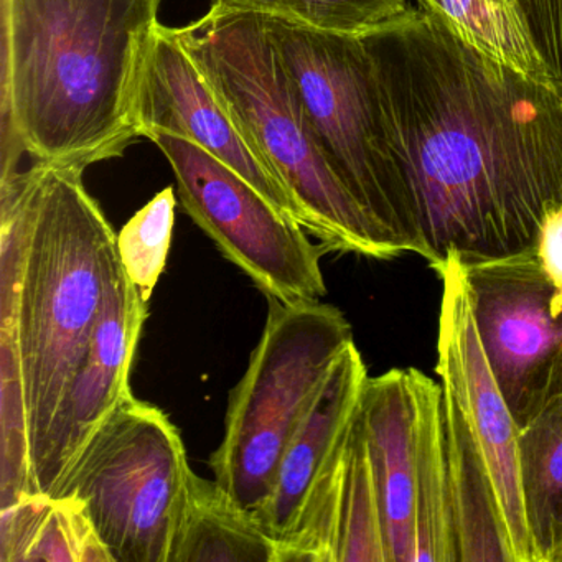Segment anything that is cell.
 <instances>
[{
  "instance_id": "22",
  "label": "cell",
  "mask_w": 562,
  "mask_h": 562,
  "mask_svg": "<svg viewBox=\"0 0 562 562\" xmlns=\"http://www.w3.org/2000/svg\"><path fill=\"white\" fill-rule=\"evenodd\" d=\"M38 493L32 424L15 318L0 317V508Z\"/></svg>"
},
{
  "instance_id": "4",
  "label": "cell",
  "mask_w": 562,
  "mask_h": 562,
  "mask_svg": "<svg viewBox=\"0 0 562 562\" xmlns=\"http://www.w3.org/2000/svg\"><path fill=\"white\" fill-rule=\"evenodd\" d=\"M173 31L243 139L281 180L322 252L397 258L328 166L265 18L215 4Z\"/></svg>"
},
{
  "instance_id": "26",
  "label": "cell",
  "mask_w": 562,
  "mask_h": 562,
  "mask_svg": "<svg viewBox=\"0 0 562 562\" xmlns=\"http://www.w3.org/2000/svg\"><path fill=\"white\" fill-rule=\"evenodd\" d=\"M539 265L558 288H562V206L542 220L535 246Z\"/></svg>"
},
{
  "instance_id": "7",
  "label": "cell",
  "mask_w": 562,
  "mask_h": 562,
  "mask_svg": "<svg viewBox=\"0 0 562 562\" xmlns=\"http://www.w3.org/2000/svg\"><path fill=\"white\" fill-rule=\"evenodd\" d=\"M190 475L179 429L131 394L50 495L83 499L113 562H170Z\"/></svg>"
},
{
  "instance_id": "20",
  "label": "cell",
  "mask_w": 562,
  "mask_h": 562,
  "mask_svg": "<svg viewBox=\"0 0 562 562\" xmlns=\"http://www.w3.org/2000/svg\"><path fill=\"white\" fill-rule=\"evenodd\" d=\"M519 483L532 562H562V396L519 430Z\"/></svg>"
},
{
  "instance_id": "14",
  "label": "cell",
  "mask_w": 562,
  "mask_h": 562,
  "mask_svg": "<svg viewBox=\"0 0 562 562\" xmlns=\"http://www.w3.org/2000/svg\"><path fill=\"white\" fill-rule=\"evenodd\" d=\"M368 378L367 364L351 341L312 397L282 453L271 493L256 512L276 541H284L297 528L315 486L347 439Z\"/></svg>"
},
{
  "instance_id": "9",
  "label": "cell",
  "mask_w": 562,
  "mask_h": 562,
  "mask_svg": "<svg viewBox=\"0 0 562 562\" xmlns=\"http://www.w3.org/2000/svg\"><path fill=\"white\" fill-rule=\"evenodd\" d=\"M463 266L480 344L521 429L562 396V288L535 249Z\"/></svg>"
},
{
  "instance_id": "17",
  "label": "cell",
  "mask_w": 562,
  "mask_h": 562,
  "mask_svg": "<svg viewBox=\"0 0 562 562\" xmlns=\"http://www.w3.org/2000/svg\"><path fill=\"white\" fill-rule=\"evenodd\" d=\"M0 562H113L83 499L29 493L0 508Z\"/></svg>"
},
{
  "instance_id": "13",
  "label": "cell",
  "mask_w": 562,
  "mask_h": 562,
  "mask_svg": "<svg viewBox=\"0 0 562 562\" xmlns=\"http://www.w3.org/2000/svg\"><path fill=\"white\" fill-rule=\"evenodd\" d=\"M278 562H390L360 409Z\"/></svg>"
},
{
  "instance_id": "16",
  "label": "cell",
  "mask_w": 562,
  "mask_h": 562,
  "mask_svg": "<svg viewBox=\"0 0 562 562\" xmlns=\"http://www.w3.org/2000/svg\"><path fill=\"white\" fill-rule=\"evenodd\" d=\"M443 419L457 562H516L512 539L485 460L480 456L462 414L446 391Z\"/></svg>"
},
{
  "instance_id": "10",
  "label": "cell",
  "mask_w": 562,
  "mask_h": 562,
  "mask_svg": "<svg viewBox=\"0 0 562 562\" xmlns=\"http://www.w3.org/2000/svg\"><path fill=\"white\" fill-rule=\"evenodd\" d=\"M442 282L436 373L492 476L516 562H532L519 483V426L493 376L473 318L465 266L449 251L430 266Z\"/></svg>"
},
{
  "instance_id": "18",
  "label": "cell",
  "mask_w": 562,
  "mask_h": 562,
  "mask_svg": "<svg viewBox=\"0 0 562 562\" xmlns=\"http://www.w3.org/2000/svg\"><path fill=\"white\" fill-rule=\"evenodd\" d=\"M416 403V562H457L442 384L409 368Z\"/></svg>"
},
{
  "instance_id": "24",
  "label": "cell",
  "mask_w": 562,
  "mask_h": 562,
  "mask_svg": "<svg viewBox=\"0 0 562 562\" xmlns=\"http://www.w3.org/2000/svg\"><path fill=\"white\" fill-rule=\"evenodd\" d=\"M177 192L167 187L143 206L116 235L124 271L149 302L166 269L176 225Z\"/></svg>"
},
{
  "instance_id": "6",
  "label": "cell",
  "mask_w": 562,
  "mask_h": 562,
  "mask_svg": "<svg viewBox=\"0 0 562 562\" xmlns=\"http://www.w3.org/2000/svg\"><path fill=\"white\" fill-rule=\"evenodd\" d=\"M351 341L350 322L335 305L268 297L265 330L232 391L225 436L210 459L215 482L243 508L265 505L295 427Z\"/></svg>"
},
{
  "instance_id": "19",
  "label": "cell",
  "mask_w": 562,
  "mask_h": 562,
  "mask_svg": "<svg viewBox=\"0 0 562 562\" xmlns=\"http://www.w3.org/2000/svg\"><path fill=\"white\" fill-rule=\"evenodd\" d=\"M279 544L256 513L192 472L170 562H278Z\"/></svg>"
},
{
  "instance_id": "1",
  "label": "cell",
  "mask_w": 562,
  "mask_h": 562,
  "mask_svg": "<svg viewBox=\"0 0 562 562\" xmlns=\"http://www.w3.org/2000/svg\"><path fill=\"white\" fill-rule=\"evenodd\" d=\"M361 38L429 266L535 249L562 206V90L490 60L417 2Z\"/></svg>"
},
{
  "instance_id": "11",
  "label": "cell",
  "mask_w": 562,
  "mask_h": 562,
  "mask_svg": "<svg viewBox=\"0 0 562 562\" xmlns=\"http://www.w3.org/2000/svg\"><path fill=\"white\" fill-rule=\"evenodd\" d=\"M147 304L117 259L90 347L68 386L35 470L38 492H55L91 437L133 394L130 376Z\"/></svg>"
},
{
  "instance_id": "15",
  "label": "cell",
  "mask_w": 562,
  "mask_h": 562,
  "mask_svg": "<svg viewBox=\"0 0 562 562\" xmlns=\"http://www.w3.org/2000/svg\"><path fill=\"white\" fill-rule=\"evenodd\" d=\"M387 561L416 562V403L409 368L368 378L360 403Z\"/></svg>"
},
{
  "instance_id": "23",
  "label": "cell",
  "mask_w": 562,
  "mask_h": 562,
  "mask_svg": "<svg viewBox=\"0 0 562 562\" xmlns=\"http://www.w3.org/2000/svg\"><path fill=\"white\" fill-rule=\"evenodd\" d=\"M413 0H215L226 8L256 12L341 35L370 34L406 14Z\"/></svg>"
},
{
  "instance_id": "3",
  "label": "cell",
  "mask_w": 562,
  "mask_h": 562,
  "mask_svg": "<svg viewBox=\"0 0 562 562\" xmlns=\"http://www.w3.org/2000/svg\"><path fill=\"white\" fill-rule=\"evenodd\" d=\"M83 172L32 164L0 179V314L18 324L34 475L120 259Z\"/></svg>"
},
{
  "instance_id": "2",
  "label": "cell",
  "mask_w": 562,
  "mask_h": 562,
  "mask_svg": "<svg viewBox=\"0 0 562 562\" xmlns=\"http://www.w3.org/2000/svg\"><path fill=\"white\" fill-rule=\"evenodd\" d=\"M160 0H4L2 177L19 157L77 167L140 139L137 97Z\"/></svg>"
},
{
  "instance_id": "5",
  "label": "cell",
  "mask_w": 562,
  "mask_h": 562,
  "mask_svg": "<svg viewBox=\"0 0 562 562\" xmlns=\"http://www.w3.org/2000/svg\"><path fill=\"white\" fill-rule=\"evenodd\" d=\"M262 18L335 176L397 256L411 252L427 261L363 38Z\"/></svg>"
},
{
  "instance_id": "8",
  "label": "cell",
  "mask_w": 562,
  "mask_h": 562,
  "mask_svg": "<svg viewBox=\"0 0 562 562\" xmlns=\"http://www.w3.org/2000/svg\"><path fill=\"white\" fill-rule=\"evenodd\" d=\"M147 139L169 160L187 215L266 297L297 304L327 294L324 252L297 220L192 140L162 131Z\"/></svg>"
},
{
  "instance_id": "25",
  "label": "cell",
  "mask_w": 562,
  "mask_h": 562,
  "mask_svg": "<svg viewBox=\"0 0 562 562\" xmlns=\"http://www.w3.org/2000/svg\"><path fill=\"white\" fill-rule=\"evenodd\" d=\"M542 61L562 90V0H518Z\"/></svg>"
},
{
  "instance_id": "21",
  "label": "cell",
  "mask_w": 562,
  "mask_h": 562,
  "mask_svg": "<svg viewBox=\"0 0 562 562\" xmlns=\"http://www.w3.org/2000/svg\"><path fill=\"white\" fill-rule=\"evenodd\" d=\"M436 14L463 44L490 60L554 85L542 61L518 0H414ZM555 87V85H554Z\"/></svg>"
},
{
  "instance_id": "12",
  "label": "cell",
  "mask_w": 562,
  "mask_h": 562,
  "mask_svg": "<svg viewBox=\"0 0 562 562\" xmlns=\"http://www.w3.org/2000/svg\"><path fill=\"white\" fill-rule=\"evenodd\" d=\"M137 124L140 137L146 139L153 131H162L192 140L248 180L272 205L295 218L294 203L281 180L243 139L176 31L162 24L154 34L144 64Z\"/></svg>"
}]
</instances>
